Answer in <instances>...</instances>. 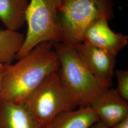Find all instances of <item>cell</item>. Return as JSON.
I'll return each instance as SVG.
<instances>
[{
    "mask_svg": "<svg viewBox=\"0 0 128 128\" xmlns=\"http://www.w3.org/2000/svg\"><path fill=\"white\" fill-rule=\"evenodd\" d=\"M25 36L22 33L0 28V63H12L23 45Z\"/></svg>",
    "mask_w": 128,
    "mask_h": 128,
    "instance_id": "7c38bea8",
    "label": "cell"
},
{
    "mask_svg": "<svg viewBox=\"0 0 128 128\" xmlns=\"http://www.w3.org/2000/svg\"><path fill=\"white\" fill-rule=\"evenodd\" d=\"M74 48L96 79L106 88H110L114 75L116 56L83 42Z\"/></svg>",
    "mask_w": 128,
    "mask_h": 128,
    "instance_id": "8992f818",
    "label": "cell"
},
{
    "mask_svg": "<svg viewBox=\"0 0 128 128\" xmlns=\"http://www.w3.org/2000/svg\"><path fill=\"white\" fill-rule=\"evenodd\" d=\"M112 128H128V117L120 122L119 124L115 125Z\"/></svg>",
    "mask_w": 128,
    "mask_h": 128,
    "instance_id": "5bb4252c",
    "label": "cell"
},
{
    "mask_svg": "<svg viewBox=\"0 0 128 128\" xmlns=\"http://www.w3.org/2000/svg\"><path fill=\"white\" fill-rule=\"evenodd\" d=\"M15 64H4L0 100L23 104L47 76L60 68L51 42L38 45Z\"/></svg>",
    "mask_w": 128,
    "mask_h": 128,
    "instance_id": "6da1fadb",
    "label": "cell"
},
{
    "mask_svg": "<svg viewBox=\"0 0 128 128\" xmlns=\"http://www.w3.org/2000/svg\"><path fill=\"white\" fill-rule=\"evenodd\" d=\"M0 128H46L28 112L23 104L0 100Z\"/></svg>",
    "mask_w": 128,
    "mask_h": 128,
    "instance_id": "9c48e42d",
    "label": "cell"
},
{
    "mask_svg": "<svg viewBox=\"0 0 128 128\" xmlns=\"http://www.w3.org/2000/svg\"><path fill=\"white\" fill-rule=\"evenodd\" d=\"M62 0H30L26 14L27 32L18 60L42 42H62L59 12Z\"/></svg>",
    "mask_w": 128,
    "mask_h": 128,
    "instance_id": "277c9868",
    "label": "cell"
},
{
    "mask_svg": "<svg viewBox=\"0 0 128 128\" xmlns=\"http://www.w3.org/2000/svg\"><path fill=\"white\" fill-rule=\"evenodd\" d=\"M99 120L90 106L82 107L60 114L46 128H90Z\"/></svg>",
    "mask_w": 128,
    "mask_h": 128,
    "instance_id": "30bf717a",
    "label": "cell"
},
{
    "mask_svg": "<svg viewBox=\"0 0 128 128\" xmlns=\"http://www.w3.org/2000/svg\"><path fill=\"white\" fill-rule=\"evenodd\" d=\"M60 60L58 71L64 88L80 107L89 106L106 88L92 74L72 46L54 43Z\"/></svg>",
    "mask_w": 128,
    "mask_h": 128,
    "instance_id": "7a4b0ae2",
    "label": "cell"
},
{
    "mask_svg": "<svg viewBox=\"0 0 128 128\" xmlns=\"http://www.w3.org/2000/svg\"><path fill=\"white\" fill-rule=\"evenodd\" d=\"M28 0H0V20L6 28L17 31L26 22Z\"/></svg>",
    "mask_w": 128,
    "mask_h": 128,
    "instance_id": "8fae6325",
    "label": "cell"
},
{
    "mask_svg": "<svg viewBox=\"0 0 128 128\" xmlns=\"http://www.w3.org/2000/svg\"><path fill=\"white\" fill-rule=\"evenodd\" d=\"M82 42L116 56L128 45V37L114 32L110 28L107 20L99 18L92 22L86 29Z\"/></svg>",
    "mask_w": 128,
    "mask_h": 128,
    "instance_id": "52a82bcc",
    "label": "cell"
},
{
    "mask_svg": "<svg viewBox=\"0 0 128 128\" xmlns=\"http://www.w3.org/2000/svg\"><path fill=\"white\" fill-rule=\"evenodd\" d=\"M23 104L32 117L46 127L60 114L78 106L64 88L58 72L47 76Z\"/></svg>",
    "mask_w": 128,
    "mask_h": 128,
    "instance_id": "5b68a950",
    "label": "cell"
},
{
    "mask_svg": "<svg viewBox=\"0 0 128 128\" xmlns=\"http://www.w3.org/2000/svg\"><path fill=\"white\" fill-rule=\"evenodd\" d=\"M113 0H62L59 12L62 42L75 46L82 42L87 27L99 18L114 16Z\"/></svg>",
    "mask_w": 128,
    "mask_h": 128,
    "instance_id": "3957f363",
    "label": "cell"
},
{
    "mask_svg": "<svg viewBox=\"0 0 128 128\" xmlns=\"http://www.w3.org/2000/svg\"><path fill=\"white\" fill-rule=\"evenodd\" d=\"M100 120L109 128L128 117V102L122 99L115 89L108 88L92 102L90 105Z\"/></svg>",
    "mask_w": 128,
    "mask_h": 128,
    "instance_id": "ba28073f",
    "label": "cell"
},
{
    "mask_svg": "<svg viewBox=\"0 0 128 128\" xmlns=\"http://www.w3.org/2000/svg\"><path fill=\"white\" fill-rule=\"evenodd\" d=\"M114 74L117 82L115 90L122 99L128 102V71L117 69L115 71Z\"/></svg>",
    "mask_w": 128,
    "mask_h": 128,
    "instance_id": "4fadbf2b",
    "label": "cell"
},
{
    "mask_svg": "<svg viewBox=\"0 0 128 128\" xmlns=\"http://www.w3.org/2000/svg\"><path fill=\"white\" fill-rule=\"evenodd\" d=\"M4 64L0 63V92H1V84H2V75L4 71Z\"/></svg>",
    "mask_w": 128,
    "mask_h": 128,
    "instance_id": "2e32d148",
    "label": "cell"
},
{
    "mask_svg": "<svg viewBox=\"0 0 128 128\" xmlns=\"http://www.w3.org/2000/svg\"><path fill=\"white\" fill-rule=\"evenodd\" d=\"M90 128H109L101 120H99L92 126Z\"/></svg>",
    "mask_w": 128,
    "mask_h": 128,
    "instance_id": "9a60e30c",
    "label": "cell"
}]
</instances>
